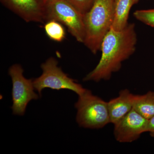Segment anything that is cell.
Returning a JSON list of instances; mask_svg holds the SVG:
<instances>
[{"label": "cell", "instance_id": "6da1fadb", "mask_svg": "<svg viewBox=\"0 0 154 154\" xmlns=\"http://www.w3.org/2000/svg\"><path fill=\"white\" fill-rule=\"evenodd\" d=\"M137 43V35L134 23L128 24L120 31L111 28L101 45L102 55L99 63L83 81L99 82L109 80L113 73L119 71L123 62L134 53Z\"/></svg>", "mask_w": 154, "mask_h": 154}, {"label": "cell", "instance_id": "7a4b0ae2", "mask_svg": "<svg viewBox=\"0 0 154 154\" xmlns=\"http://www.w3.org/2000/svg\"><path fill=\"white\" fill-rule=\"evenodd\" d=\"M116 0H96L84 15L85 36L84 44L94 54L101 49L103 39L114 18Z\"/></svg>", "mask_w": 154, "mask_h": 154}, {"label": "cell", "instance_id": "3957f363", "mask_svg": "<svg viewBox=\"0 0 154 154\" xmlns=\"http://www.w3.org/2000/svg\"><path fill=\"white\" fill-rule=\"evenodd\" d=\"M79 96L75 107L77 122L80 126L99 129L110 123L107 102L88 90Z\"/></svg>", "mask_w": 154, "mask_h": 154}, {"label": "cell", "instance_id": "277c9868", "mask_svg": "<svg viewBox=\"0 0 154 154\" xmlns=\"http://www.w3.org/2000/svg\"><path fill=\"white\" fill-rule=\"evenodd\" d=\"M45 21L63 24L76 40L84 43L85 36L84 15L66 0H49L44 4Z\"/></svg>", "mask_w": 154, "mask_h": 154}, {"label": "cell", "instance_id": "5b68a950", "mask_svg": "<svg viewBox=\"0 0 154 154\" xmlns=\"http://www.w3.org/2000/svg\"><path fill=\"white\" fill-rule=\"evenodd\" d=\"M41 67L42 74L33 81L34 88L39 95H41L42 90L46 88L56 90L67 89L75 92L78 96L87 90L65 73L58 66L57 61L54 58H48Z\"/></svg>", "mask_w": 154, "mask_h": 154}, {"label": "cell", "instance_id": "8992f818", "mask_svg": "<svg viewBox=\"0 0 154 154\" xmlns=\"http://www.w3.org/2000/svg\"><path fill=\"white\" fill-rule=\"evenodd\" d=\"M23 72L22 66L18 64L13 65L9 69L13 85L12 109L15 115H24L28 103L38 98L34 92L33 81L26 79Z\"/></svg>", "mask_w": 154, "mask_h": 154}, {"label": "cell", "instance_id": "52a82bcc", "mask_svg": "<svg viewBox=\"0 0 154 154\" xmlns=\"http://www.w3.org/2000/svg\"><path fill=\"white\" fill-rule=\"evenodd\" d=\"M149 119L133 108L123 118L114 124V137L120 143H131L147 132Z\"/></svg>", "mask_w": 154, "mask_h": 154}, {"label": "cell", "instance_id": "ba28073f", "mask_svg": "<svg viewBox=\"0 0 154 154\" xmlns=\"http://www.w3.org/2000/svg\"><path fill=\"white\" fill-rule=\"evenodd\" d=\"M9 10L25 22L43 23L45 21L44 5L40 0H1Z\"/></svg>", "mask_w": 154, "mask_h": 154}, {"label": "cell", "instance_id": "9c48e42d", "mask_svg": "<svg viewBox=\"0 0 154 154\" xmlns=\"http://www.w3.org/2000/svg\"><path fill=\"white\" fill-rule=\"evenodd\" d=\"M134 96L129 90L125 89L118 96L107 102L110 123L115 124L131 111Z\"/></svg>", "mask_w": 154, "mask_h": 154}, {"label": "cell", "instance_id": "30bf717a", "mask_svg": "<svg viewBox=\"0 0 154 154\" xmlns=\"http://www.w3.org/2000/svg\"><path fill=\"white\" fill-rule=\"evenodd\" d=\"M140 0H116L114 18L111 28L116 31L123 30L128 25L131 8Z\"/></svg>", "mask_w": 154, "mask_h": 154}, {"label": "cell", "instance_id": "8fae6325", "mask_svg": "<svg viewBox=\"0 0 154 154\" xmlns=\"http://www.w3.org/2000/svg\"><path fill=\"white\" fill-rule=\"evenodd\" d=\"M133 108L146 119L154 116V92L150 91L144 95H134Z\"/></svg>", "mask_w": 154, "mask_h": 154}, {"label": "cell", "instance_id": "7c38bea8", "mask_svg": "<svg viewBox=\"0 0 154 154\" xmlns=\"http://www.w3.org/2000/svg\"><path fill=\"white\" fill-rule=\"evenodd\" d=\"M46 35L54 41L61 42L65 37L64 28L59 22L55 20H49L44 26Z\"/></svg>", "mask_w": 154, "mask_h": 154}, {"label": "cell", "instance_id": "4fadbf2b", "mask_svg": "<svg viewBox=\"0 0 154 154\" xmlns=\"http://www.w3.org/2000/svg\"><path fill=\"white\" fill-rule=\"evenodd\" d=\"M134 16L138 21L154 28V8L137 10Z\"/></svg>", "mask_w": 154, "mask_h": 154}, {"label": "cell", "instance_id": "5bb4252c", "mask_svg": "<svg viewBox=\"0 0 154 154\" xmlns=\"http://www.w3.org/2000/svg\"><path fill=\"white\" fill-rule=\"evenodd\" d=\"M80 13L85 15L91 10L96 0H66Z\"/></svg>", "mask_w": 154, "mask_h": 154}, {"label": "cell", "instance_id": "9a60e30c", "mask_svg": "<svg viewBox=\"0 0 154 154\" xmlns=\"http://www.w3.org/2000/svg\"><path fill=\"white\" fill-rule=\"evenodd\" d=\"M147 132L149 133L152 137L154 138V116L149 119Z\"/></svg>", "mask_w": 154, "mask_h": 154}, {"label": "cell", "instance_id": "2e32d148", "mask_svg": "<svg viewBox=\"0 0 154 154\" xmlns=\"http://www.w3.org/2000/svg\"><path fill=\"white\" fill-rule=\"evenodd\" d=\"M40 1H41L43 3L44 5L45 4V3L48 2V1H49V0H40Z\"/></svg>", "mask_w": 154, "mask_h": 154}]
</instances>
